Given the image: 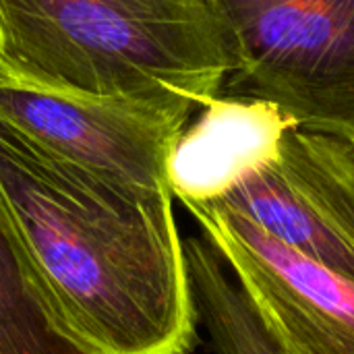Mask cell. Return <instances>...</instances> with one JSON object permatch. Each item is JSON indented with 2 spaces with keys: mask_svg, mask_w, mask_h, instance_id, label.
Wrapping results in <instances>:
<instances>
[{
  "mask_svg": "<svg viewBox=\"0 0 354 354\" xmlns=\"http://www.w3.org/2000/svg\"><path fill=\"white\" fill-rule=\"evenodd\" d=\"M292 127L297 122L274 104L214 97L174 143L168 160L172 197L183 205L220 199L274 160Z\"/></svg>",
  "mask_w": 354,
  "mask_h": 354,
  "instance_id": "obj_7",
  "label": "cell"
},
{
  "mask_svg": "<svg viewBox=\"0 0 354 354\" xmlns=\"http://www.w3.org/2000/svg\"><path fill=\"white\" fill-rule=\"evenodd\" d=\"M228 56L220 95L354 139V0H201Z\"/></svg>",
  "mask_w": 354,
  "mask_h": 354,
  "instance_id": "obj_3",
  "label": "cell"
},
{
  "mask_svg": "<svg viewBox=\"0 0 354 354\" xmlns=\"http://www.w3.org/2000/svg\"><path fill=\"white\" fill-rule=\"evenodd\" d=\"M0 191L71 326L102 354H189L197 311L172 193L116 185L0 118Z\"/></svg>",
  "mask_w": 354,
  "mask_h": 354,
  "instance_id": "obj_1",
  "label": "cell"
},
{
  "mask_svg": "<svg viewBox=\"0 0 354 354\" xmlns=\"http://www.w3.org/2000/svg\"><path fill=\"white\" fill-rule=\"evenodd\" d=\"M282 354H354V282L218 203L185 205Z\"/></svg>",
  "mask_w": 354,
  "mask_h": 354,
  "instance_id": "obj_4",
  "label": "cell"
},
{
  "mask_svg": "<svg viewBox=\"0 0 354 354\" xmlns=\"http://www.w3.org/2000/svg\"><path fill=\"white\" fill-rule=\"evenodd\" d=\"M183 245L197 322L216 354H282L212 243L191 236Z\"/></svg>",
  "mask_w": 354,
  "mask_h": 354,
  "instance_id": "obj_9",
  "label": "cell"
},
{
  "mask_svg": "<svg viewBox=\"0 0 354 354\" xmlns=\"http://www.w3.org/2000/svg\"><path fill=\"white\" fill-rule=\"evenodd\" d=\"M0 118L71 166L151 193H172L168 160L191 122L143 104L52 93L2 77Z\"/></svg>",
  "mask_w": 354,
  "mask_h": 354,
  "instance_id": "obj_6",
  "label": "cell"
},
{
  "mask_svg": "<svg viewBox=\"0 0 354 354\" xmlns=\"http://www.w3.org/2000/svg\"><path fill=\"white\" fill-rule=\"evenodd\" d=\"M207 203L354 282V139L292 127L274 160Z\"/></svg>",
  "mask_w": 354,
  "mask_h": 354,
  "instance_id": "obj_5",
  "label": "cell"
},
{
  "mask_svg": "<svg viewBox=\"0 0 354 354\" xmlns=\"http://www.w3.org/2000/svg\"><path fill=\"white\" fill-rule=\"evenodd\" d=\"M0 354H102L68 322L0 191Z\"/></svg>",
  "mask_w": 354,
  "mask_h": 354,
  "instance_id": "obj_8",
  "label": "cell"
},
{
  "mask_svg": "<svg viewBox=\"0 0 354 354\" xmlns=\"http://www.w3.org/2000/svg\"><path fill=\"white\" fill-rule=\"evenodd\" d=\"M201 0H0V77L191 118L228 75Z\"/></svg>",
  "mask_w": 354,
  "mask_h": 354,
  "instance_id": "obj_2",
  "label": "cell"
}]
</instances>
